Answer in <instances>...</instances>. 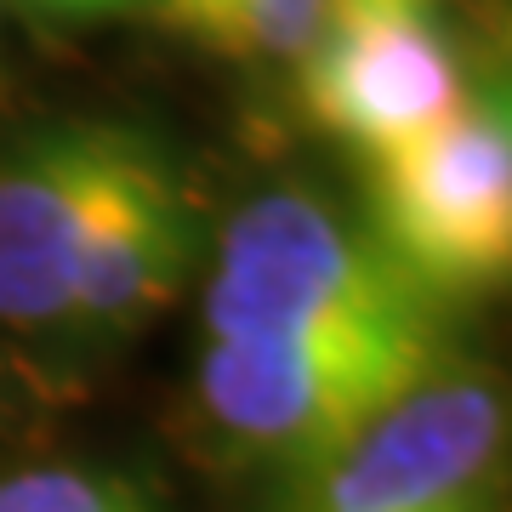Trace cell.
Masks as SVG:
<instances>
[{
	"mask_svg": "<svg viewBox=\"0 0 512 512\" xmlns=\"http://www.w3.org/2000/svg\"><path fill=\"white\" fill-rule=\"evenodd\" d=\"M461 97V57L427 6H336L302 52L308 120L365 160L416 143Z\"/></svg>",
	"mask_w": 512,
	"mask_h": 512,
	"instance_id": "cell-5",
	"label": "cell"
},
{
	"mask_svg": "<svg viewBox=\"0 0 512 512\" xmlns=\"http://www.w3.org/2000/svg\"><path fill=\"white\" fill-rule=\"evenodd\" d=\"M0 512H165L160 495L120 467H29L0 478Z\"/></svg>",
	"mask_w": 512,
	"mask_h": 512,
	"instance_id": "cell-8",
	"label": "cell"
},
{
	"mask_svg": "<svg viewBox=\"0 0 512 512\" xmlns=\"http://www.w3.org/2000/svg\"><path fill=\"white\" fill-rule=\"evenodd\" d=\"M370 165L365 234L433 308L490 296L512 274V109L467 92L433 131Z\"/></svg>",
	"mask_w": 512,
	"mask_h": 512,
	"instance_id": "cell-3",
	"label": "cell"
},
{
	"mask_svg": "<svg viewBox=\"0 0 512 512\" xmlns=\"http://www.w3.org/2000/svg\"><path fill=\"white\" fill-rule=\"evenodd\" d=\"M35 6H46V12H120L131 0H35Z\"/></svg>",
	"mask_w": 512,
	"mask_h": 512,
	"instance_id": "cell-11",
	"label": "cell"
},
{
	"mask_svg": "<svg viewBox=\"0 0 512 512\" xmlns=\"http://www.w3.org/2000/svg\"><path fill=\"white\" fill-rule=\"evenodd\" d=\"M160 6V18L177 29V35H194L211 46V29H217V12H222V0H154Z\"/></svg>",
	"mask_w": 512,
	"mask_h": 512,
	"instance_id": "cell-10",
	"label": "cell"
},
{
	"mask_svg": "<svg viewBox=\"0 0 512 512\" xmlns=\"http://www.w3.org/2000/svg\"><path fill=\"white\" fill-rule=\"evenodd\" d=\"M200 313L205 342L444 330V308L404 279L399 262L308 194H262L228 222Z\"/></svg>",
	"mask_w": 512,
	"mask_h": 512,
	"instance_id": "cell-1",
	"label": "cell"
},
{
	"mask_svg": "<svg viewBox=\"0 0 512 512\" xmlns=\"http://www.w3.org/2000/svg\"><path fill=\"white\" fill-rule=\"evenodd\" d=\"M507 399L444 359L365 433L285 478V512H501Z\"/></svg>",
	"mask_w": 512,
	"mask_h": 512,
	"instance_id": "cell-4",
	"label": "cell"
},
{
	"mask_svg": "<svg viewBox=\"0 0 512 512\" xmlns=\"http://www.w3.org/2000/svg\"><path fill=\"white\" fill-rule=\"evenodd\" d=\"M194 256H200V217L177 165L165 160L154 137L131 131L80 251L69 325L86 336L137 330L160 302H171Z\"/></svg>",
	"mask_w": 512,
	"mask_h": 512,
	"instance_id": "cell-7",
	"label": "cell"
},
{
	"mask_svg": "<svg viewBox=\"0 0 512 512\" xmlns=\"http://www.w3.org/2000/svg\"><path fill=\"white\" fill-rule=\"evenodd\" d=\"M444 359V330L205 342L194 393L234 450L279 467V478H296L330 450H342L353 433H365L387 404H399Z\"/></svg>",
	"mask_w": 512,
	"mask_h": 512,
	"instance_id": "cell-2",
	"label": "cell"
},
{
	"mask_svg": "<svg viewBox=\"0 0 512 512\" xmlns=\"http://www.w3.org/2000/svg\"><path fill=\"white\" fill-rule=\"evenodd\" d=\"M382 6H433V0H382Z\"/></svg>",
	"mask_w": 512,
	"mask_h": 512,
	"instance_id": "cell-12",
	"label": "cell"
},
{
	"mask_svg": "<svg viewBox=\"0 0 512 512\" xmlns=\"http://www.w3.org/2000/svg\"><path fill=\"white\" fill-rule=\"evenodd\" d=\"M336 0H222L211 46L239 57H302L325 35Z\"/></svg>",
	"mask_w": 512,
	"mask_h": 512,
	"instance_id": "cell-9",
	"label": "cell"
},
{
	"mask_svg": "<svg viewBox=\"0 0 512 512\" xmlns=\"http://www.w3.org/2000/svg\"><path fill=\"white\" fill-rule=\"evenodd\" d=\"M131 126L63 120L0 160V325H69L74 274Z\"/></svg>",
	"mask_w": 512,
	"mask_h": 512,
	"instance_id": "cell-6",
	"label": "cell"
}]
</instances>
